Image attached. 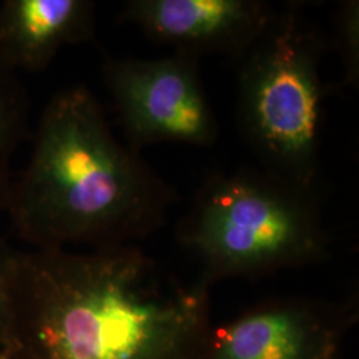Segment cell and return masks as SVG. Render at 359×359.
<instances>
[{
  "instance_id": "obj_1",
  "label": "cell",
  "mask_w": 359,
  "mask_h": 359,
  "mask_svg": "<svg viewBox=\"0 0 359 359\" xmlns=\"http://www.w3.org/2000/svg\"><path fill=\"white\" fill-rule=\"evenodd\" d=\"M208 285L130 244L13 252L1 346L16 359H200Z\"/></svg>"
},
{
  "instance_id": "obj_2",
  "label": "cell",
  "mask_w": 359,
  "mask_h": 359,
  "mask_svg": "<svg viewBox=\"0 0 359 359\" xmlns=\"http://www.w3.org/2000/svg\"><path fill=\"white\" fill-rule=\"evenodd\" d=\"M176 200L139 151L116 139L93 93L76 86L47 104L6 210L32 249H97L157 231Z\"/></svg>"
},
{
  "instance_id": "obj_3",
  "label": "cell",
  "mask_w": 359,
  "mask_h": 359,
  "mask_svg": "<svg viewBox=\"0 0 359 359\" xmlns=\"http://www.w3.org/2000/svg\"><path fill=\"white\" fill-rule=\"evenodd\" d=\"M179 236L206 283L304 266L321 259L329 243L314 189L265 169L206 180Z\"/></svg>"
},
{
  "instance_id": "obj_4",
  "label": "cell",
  "mask_w": 359,
  "mask_h": 359,
  "mask_svg": "<svg viewBox=\"0 0 359 359\" xmlns=\"http://www.w3.org/2000/svg\"><path fill=\"white\" fill-rule=\"evenodd\" d=\"M323 39L289 3L238 65V121L262 169L314 189L320 170Z\"/></svg>"
},
{
  "instance_id": "obj_5",
  "label": "cell",
  "mask_w": 359,
  "mask_h": 359,
  "mask_svg": "<svg viewBox=\"0 0 359 359\" xmlns=\"http://www.w3.org/2000/svg\"><path fill=\"white\" fill-rule=\"evenodd\" d=\"M104 83L128 145L157 142L209 147L218 127L198 72V59L175 52L158 59H109Z\"/></svg>"
},
{
  "instance_id": "obj_6",
  "label": "cell",
  "mask_w": 359,
  "mask_h": 359,
  "mask_svg": "<svg viewBox=\"0 0 359 359\" xmlns=\"http://www.w3.org/2000/svg\"><path fill=\"white\" fill-rule=\"evenodd\" d=\"M345 325L332 305L278 299L210 329L200 359H338Z\"/></svg>"
},
{
  "instance_id": "obj_7",
  "label": "cell",
  "mask_w": 359,
  "mask_h": 359,
  "mask_svg": "<svg viewBox=\"0 0 359 359\" xmlns=\"http://www.w3.org/2000/svg\"><path fill=\"white\" fill-rule=\"evenodd\" d=\"M274 13L262 0H130L121 19L180 53L221 55L237 65Z\"/></svg>"
},
{
  "instance_id": "obj_8",
  "label": "cell",
  "mask_w": 359,
  "mask_h": 359,
  "mask_svg": "<svg viewBox=\"0 0 359 359\" xmlns=\"http://www.w3.org/2000/svg\"><path fill=\"white\" fill-rule=\"evenodd\" d=\"M95 4L88 0H6L0 6V65L43 71L65 46L95 34Z\"/></svg>"
},
{
  "instance_id": "obj_9",
  "label": "cell",
  "mask_w": 359,
  "mask_h": 359,
  "mask_svg": "<svg viewBox=\"0 0 359 359\" xmlns=\"http://www.w3.org/2000/svg\"><path fill=\"white\" fill-rule=\"evenodd\" d=\"M28 100L13 71L0 65V210L7 209L11 182V160L27 133Z\"/></svg>"
},
{
  "instance_id": "obj_10",
  "label": "cell",
  "mask_w": 359,
  "mask_h": 359,
  "mask_svg": "<svg viewBox=\"0 0 359 359\" xmlns=\"http://www.w3.org/2000/svg\"><path fill=\"white\" fill-rule=\"evenodd\" d=\"M335 43L345 67L347 83L357 86L359 80V3L342 1L335 13Z\"/></svg>"
},
{
  "instance_id": "obj_11",
  "label": "cell",
  "mask_w": 359,
  "mask_h": 359,
  "mask_svg": "<svg viewBox=\"0 0 359 359\" xmlns=\"http://www.w3.org/2000/svg\"><path fill=\"white\" fill-rule=\"evenodd\" d=\"M13 249L0 244V346L3 344L7 308H8V290H10V277L13 266Z\"/></svg>"
},
{
  "instance_id": "obj_12",
  "label": "cell",
  "mask_w": 359,
  "mask_h": 359,
  "mask_svg": "<svg viewBox=\"0 0 359 359\" xmlns=\"http://www.w3.org/2000/svg\"><path fill=\"white\" fill-rule=\"evenodd\" d=\"M0 359H16V357L10 348L0 346Z\"/></svg>"
}]
</instances>
